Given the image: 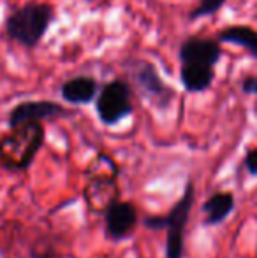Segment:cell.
Returning a JSON list of instances; mask_svg holds the SVG:
<instances>
[{"label": "cell", "instance_id": "277c9868", "mask_svg": "<svg viewBox=\"0 0 257 258\" xmlns=\"http://www.w3.org/2000/svg\"><path fill=\"white\" fill-rule=\"evenodd\" d=\"M194 204V188L192 184H187L185 191L180 197V201L173 206L166 218H146L144 225L153 230L164 228L166 237V258H182L183 256V234L185 225L189 221V214Z\"/></svg>", "mask_w": 257, "mask_h": 258}, {"label": "cell", "instance_id": "7c38bea8", "mask_svg": "<svg viewBox=\"0 0 257 258\" xmlns=\"http://www.w3.org/2000/svg\"><path fill=\"white\" fill-rule=\"evenodd\" d=\"M234 209V195L231 191H220L210 197L202 206V211L206 214V223L219 225L226 220Z\"/></svg>", "mask_w": 257, "mask_h": 258}, {"label": "cell", "instance_id": "30bf717a", "mask_svg": "<svg viewBox=\"0 0 257 258\" xmlns=\"http://www.w3.org/2000/svg\"><path fill=\"white\" fill-rule=\"evenodd\" d=\"M85 197L92 209L95 202H99L97 209H100V206H102L104 211H108V207L117 202V183L113 181V176L104 177L97 174L95 177H92L85 190Z\"/></svg>", "mask_w": 257, "mask_h": 258}, {"label": "cell", "instance_id": "9c48e42d", "mask_svg": "<svg viewBox=\"0 0 257 258\" xmlns=\"http://www.w3.org/2000/svg\"><path fill=\"white\" fill-rule=\"evenodd\" d=\"M60 95L69 104H88L99 95V83L92 76H76V78H71L62 83Z\"/></svg>", "mask_w": 257, "mask_h": 258}, {"label": "cell", "instance_id": "8992f818", "mask_svg": "<svg viewBox=\"0 0 257 258\" xmlns=\"http://www.w3.org/2000/svg\"><path fill=\"white\" fill-rule=\"evenodd\" d=\"M129 71L132 74L137 90L143 93V97H146L157 107H168L173 99V90L162 81L161 74H159L153 63L136 58V60L129 61Z\"/></svg>", "mask_w": 257, "mask_h": 258}, {"label": "cell", "instance_id": "6da1fadb", "mask_svg": "<svg viewBox=\"0 0 257 258\" xmlns=\"http://www.w3.org/2000/svg\"><path fill=\"white\" fill-rule=\"evenodd\" d=\"M180 81L189 93L206 92L215 79V65L222 56V48L217 39L192 37L180 46Z\"/></svg>", "mask_w": 257, "mask_h": 258}, {"label": "cell", "instance_id": "5b68a950", "mask_svg": "<svg viewBox=\"0 0 257 258\" xmlns=\"http://www.w3.org/2000/svg\"><path fill=\"white\" fill-rule=\"evenodd\" d=\"M97 114L104 125H117L132 114V88L124 79H113L99 90Z\"/></svg>", "mask_w": 257, "mask_h": 258}, {"label": "cell", "instance_id": "52a82bcc", "mask_svg": "<svg viewBox=\"0 0 257 258\" xmlns=\"http://www.w3.org/2000/svg\"><path fill=\"white\" fill-rule=\"evenodd\" d=\"M69 111L53 100H27L18 104L9 112V126L14 128L23 123H41L44 119H55L67 116Z\"/></svg>", "mask_w": 257, "mask_h": 258}, {"label": "cell", "instance_id": "7a4b0ae2", "mask_svg": "<svg viewBox=\"0 0 257 258\" xmlns=\"http://www.w3.org/2000/svg\"><path fill=\"white\" fill-rule=\"evenodd\" d=\"M55 20V9L48 2H27L16 7L6 20V35L23 48H35L44 39Z\"/></svg>", "mask_w": 257, "mask_h": 258}, {"label": "cell", "instance_id": "9a60e30c", "mask_svg": "<svg viewBox=\"0 0 257 258\" xmlns=\"http://www.w3.org/2000/svg\"><path fill=\"white\" fill-rule=\"evenodd\" d=\"M241 90H243L245 93L257 95V76H247V78L241 81Z\"/></svg>", "mask_w": 257, "mask_h": 258}, {"label": "cell", "instance_id": "8fae6325", "mask_svg": "<svg viewBox=\"0 0 257 258\" xmlns=\"http://www.w3.org/2000/svg\"><path fill=\"white\" fill-rule=\"evenodd\" d=\"M217 42H227L243 48L257 60V30L247 25H233L226 27L217 34Z\"/></svg>", "mask_w": 257, "mask_h": 258}, {"label": "cell", "instance_id": "4fadbf2b", "mask_svg": "<svg viewBox=\"0 0 257 258\" xmlns=\"http://www.w3.org/2000/svg\"><path fill=\"white\" fill-rule=\"evenodd\" d=\"M226 0H199V4L190 11L189 18L190 20H199V18H206L212 16V14L219 13L224 7Z\"/></svg>", "mask_w": 257, "mask_h": 258}, {"label": "cell", "instance_id": "ba28073f", "mask_svg": "<svg viewBox=\"0 0 257 258\" xmlns=\"http://www.w3.org/2000/svg\"><path fill=\"white\" fill-rule=\"evenodd\" d=\"M137 211L130 202H115L106 211V232L113 241H122L134 232Z\"/></svg>", "mask_w": 257, "mask_h": 258}, {"label": "cell", "instance_id": "3957f363", "mask_svg": "<svg viewBox=\"0 0 257 258\" xmlns=\"http://www.w3.org/2000/svg\"><path fill=\"white\" fill-rule=\"evenodd\" d=\"M44 143V126L41 123H23L0 139V163L6 169L21 170L34 162Z\"/></svg>", "mask_w": 257, "mask_h": 258}, {"label": "cell", "instance_id": "5bb4252c", "mask_svg": "<svg viewBox=\"0 0 257 258\" xmlns=\"http://www.w3.org/2000/svg\"><path fill=\"white\" fill-rule=\"evenodd\" d=\"M245 167H247V170L252 176H257V148L245 155Z\"/></svg>", "mask_w": 257, "mask_h": 258}]
</instances>
